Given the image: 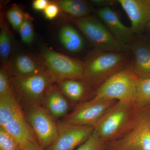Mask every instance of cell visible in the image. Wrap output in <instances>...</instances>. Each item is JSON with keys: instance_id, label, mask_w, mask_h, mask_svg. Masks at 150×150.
<instances>
[{"instance_id": "obj_11", "label": "cell", "mask_w": 150, "mask_h": 150, "mask_svg": "<svg viewBox=\"0 0 150 150\" xmlns=\"http://www.w3.org/2000/svg\"><path fill=\"white\" fill-rule=\"evenodd\" d=\"M97 14L116 40L129 47L134 41L135 33L131 27L123 24L116 12L110 7H105L98 9Z\"/></svg>"}, {"instance_id": "obj_2", "label": "cell", "mask_w": 150, "mask_h": 150, "mask_svg": "<svg viewBox=\"0 0 150 150\" xmlns=\"http://www.w3.org/2000/svg\"><path fill=\"white\" fill-rule=\"evenodd\" d=\"M128 60V52L98 50L85 64L84 78L89 85H100L113 74L124 68Z\"/></svg>"}, {"instance_id": "obj_24", "label": "cell", "mask_w": 150, "mask_h": 150, "mask_svg": "<svg viewBox=\"0 0 150 150\" xmlns=\"http://www.w3.org/2000/svg\"><path fill=\"white\" fill-rule=\"evenodd\" d=\"M105 143L100 139L94 130L88 139L76 150H105Z\"/></svg>"}, {"instance_id": "obj_9", "label": "cell", "mask_w": 150, "mask_h": 150, "mask_svg": "<svg viewBox=\"0 0 150 150\" xmlns=\"http://www.w3.org/2000/svg\"><path fill=\"white\" fill-rule=\"evenodd\" d=\"M116 102L114 100L92 99L80 103L72 112L66 116L63 121L94 128Z\"/></svg>"}, {"instance_id": "obj_7", "label": "cell", "mask_w": 150, "mask_h": 150, "mask_svg": "<svg viewBox=\"0 0 150 150\" xmlns=\"http://www.w3.org/2000/svg\"><path fill=\"white\" fill-rule=\"evenodd\" d=\"M54 79L49 72L25 77L13 76L11 81L27 105H42Z\"/></svg>"}, {"instance_id": "obj_27", "label": "cell", "mask_w": 150, "mask_h": 150, "mask_svg": "<svg viewBox=\"0 0 150 150\" xmlns=\"http://www.w3.org/2000/svg\"><path fill=\"white\" fill-rule=\"evenodd\" d=\"M13 92L8 74L5 69L0 71V96Z\"/></svg>"}, {"instance_id": "obj_16", "label": "cell", "mask_w": 150, "mask_h": 150, "mask_svg": "<svg viewBox=\"0 0 150 150\" xmlns=\"http://www.w3.org/2000/svg\"><path fill=\"white\" fill-rule=\"evenodd\" d=\"M23 112L13 91L0 96V126L4 127Z\"/></svg>"}, {"instance_id": "obj_12", "label": "cell", "mask_w": 150, "mask_h": 150, "mask_svg": "<svg viewBox=\"0 0 150 150\" xmlns=\"http://www.w3.org/2000/svg\"><path fill=\"white\" fill-rule=\"evenodd\" d=\"M131 21L135 34L142 32L150 20V0H118Z\"/></svg>"}, {"instance_id": "obj_26", "label": "cell", "mask_w": 150, "mask_h": 150, "mask_svg": "<svg viewBox=\"0 0 150 150\" xmlns=\"http://www.w3.org/2000/svg\"><path fill=\"white\" fill-rule=\"evenodd\" d=\"M18 30L23 43L27 44L32 43L34 38V32L32 23L29 20H25Z\"/></svg>"}, {"instance_id": "obj_10", "label": "cell", "mask_w": 150, "mask_h": 150, "mask_svg": "<svg viewBox=\"0 0 150 150\" xmlns=\"http://www.w3.org/2000/svg\"><path fill=\"white\" fill-rule=\"evenodd\" d=\"M57 124L58 137L46 150H73L88 140L94 130L93 126L76 125L63 121Z\"/></svg>"}, {"instance_id": "obj_28", "label": "cell", "mask_w": 150, "mask_h": 150, "mask_svg": "<svg viewBox=\"0 0 150 150\" xmlns=\"http://www.w3.org/2000/svg\"><path fill=\"white\" fill-rule=\"evenodd\" d=\"M60 8L57 4L49 3L44 12V15L46 18L52 20L55 18L59 13Z\"/></svg>"}, {"instance_id": "obj_32", "label": "cell", "mask_w": 150, "mask_h": 150, "mask_svg": "<svg viewBox=\"0 0 150 150\" xmlns=\"http://www.w3.org/2000/svg\"><path fill=\"white\" fill-rule=\"evenodd\" d=\"M148 26H149V29L150 30V20L149 22V23H148Z\"/></svg>"}, {"instance_id": "obj_20", "label": "cell", "mask_w": 150, "mask_h": 150, "mask_svg": "<svg viewBox=\"0 0 150 150\" xmlns=\"http://www.w3.org/2000/svg\"><path fill=\"white\" fill-rule=\"evenodd\" d=\"M60 9L76 19L88 16L90 8L86 2L81 0H61L57 2Z\"/></svg>"}, {"instance_id": "obj_1", "label": "cell", "mask_w": 150, "mask_h": 150, "mask_svg": "<svg viewBox=\"0 0 150 150\" xmlns=\"http://www.w3.org/2000/svg\"><path fill=\"white\" fill-rule=\"evenodd\" d=\"M148 104H134L126 128L115 140L106 143L105 150H150V109Z\"/></svg>"}, {"instance_id": "obj_25", "label": "cell", "mask_w": 150, "mask_h": 150, "mask_svg": "<svg viewBox=\"0 0 150 150\" xmlns=\"http://www.w3.org/2000/svg\"><path fill=\"white\" fill-rule=\"evenodd\" d=\"M7 17L14 29L18 30L25 19L22 11L17 7L12 8L9 10L7 13Z\"/></svg>"}, {"instance_id": "obj_19", "label": "cell", "mask_w": 150, "mask_h": 150, "mask_svg": "<svg viewBox=\"0 0 150 150\" xmlns=\"http://www.w3.org/2000/svg\"><path fill=\"white\" fill-rule=\"evenodd\" d=\"M59 82L60 91L70 100L79 101L84 96L86 86L82 82L76 79L62 80Z\"/></svg>"}, {"instance_id": "obj_29", "label": "cell", "mask_w": 150, "mask_h": 150, "mask_svg": "<svg viewBox=\"0 0 150 150\" xmlns=\"http://www.w3.org/2000/svg\"><path fill=\"white\" fill-rule=\"evenodd\" d=\"M49 3L47 0H35L32 3L33 8L38 11H44Z\"/></svg>"}, {"instance_id": "obj_21", "label": "cell", "mask_w": 150, "mask_h": 150, "mask_svg": "<svg viewBox=\"0 0 150 150\" xmlns=\"http://www.w3.org/2000/svg\"><path fill=\"white\" fill-rule=\"evenodd\" d=\"M150 103V78H139L136 88L134 104L142 105Z\"/></svg>"}, {"instance_id": "obj_3", "label": "cell", "mask_w": 150, "mask_h": 150, "mask_svg": "<svg viewBox=\"0 0 150 150\" xmlns=\"http://www.w3.org/2000/svg\"><path fill=\"white\" fill-rule=\"evenodd\" d=\"M138 79L131 67L123 68L99 86L93 99L134 103Z\"/></svg>"}, {"instance_id": "obj_17", "label": "cell", "mask_w": 150, "mask_h": 150, "mask_svg": "<svg viewBox=\"0 0 150 150\" xmlns=\"http://www.w3.org/2000/svg\"><path fill=\"white\" fill-rule=\"evenodd\" d=\"M59 39L64 48L71 53H78L84 46L83 39L74 28L69 25H64L60 29Z\"/></svg>"}, {"instance_id": "obj_22", "label": "cell", "mask_w": 150, "mask_h": 150, "mask_svg": "<svg viewBox=\"0 0 150 150\" xmlns=\"http://www.w3.org/2000/svg\"><path fill=\"white\" fill-rule=\"evenodd\" d=\"M0 150H21L16 140L1 126H0Z\"/></svg>"}, {"instance_id": "obj_18", "label": "cell", "mask_w": 150, "mask_h": 150, "mask_svg": "<svg viewBox=\"0 0 150 150\" xmlns=\"http://www.w3.org/2000/svg\"><path fill=\"white\" fill-rule=\"evenodd\" d=\"M12 69L15 77L28 76L44 71L38 62L30 56L23 54L16 57Z\"/></svg>"}, {"instance_id": "obj_4", "label": "cell", "mask_w": 150, "mask_h": 150, "mask_svg": "<svg viewBox=\"0 0 150 150\" xmlns=\"http://www.w3.org/2000/svg\"><path fill=\"white\" fill-rule=\"evenodd\" d=\"M74 22L98 50L129 52V47L118 42L100 19L88 16L75 19Z\"/></svg>"}, {"instance_id": "obj_14", "label": "cell", "mask_w": 150, "mask_h": 150, "mask_svg": "<svg viewBox=\"0 0 150 150\" xmlns=\"http://www.w3.org/2000/svg\"><path fill=\"white\" fill-rule=\"evenodd\" d=\"M2 127L15 138L20 147L29 141L38 142L35 134L25 118L24 112L18 115Z\"/></svg>"}, {"instance_id": "obj_8", "label": "cell", "mask_w": 150, "mask_h": 150, "mask_svg": "<svg viewBox=\"0 0 150 150\" xmlns=\"http://www.w3.org/2000/svg\"><path fill=\"white\" fill-rule=\"evenodd\" d=\"M42 56L54 79H82L84 67L82 62L64 54L45 48Z\"/></svg>"}, {"instance_id": "obj_31", "label": "cell", "mask_w": 150, "mask_h": 150, "mask_svg": "<svg viewBox=\"0 0 150 150\" xmlns=\"http://www.w3.org/2000/svg\"><path fill=\"white\" fill-rule=\"evenodd\" d=\"M115 1H108V0H94L92 1V2L96 6H99L100 8L110 7L113 4Z\"/></svg>"}, {"instance_id": "obj_15", "label": "cell", "mask_w": 150, "mask_h": 150, "mask_svg": "<svg viewBox=\"0 0 150 150\" xmlns=\"http://www.w3.org/2000/svg\"><path fill=\"white\" fill-rule=\"evenodd\" d=\"M42 104L55 120L67 115L70 109L67 98L61 91L55 88H50Z\"/></svg>"}, {"instance_id": "obj_13", "label": "cell", "mask_w": 150, "mask_h": 150, "mask_svg": "<svg viewBox=\"0 0 150 150\" xmlns=\"http://www.w3.org/2000/svg\"><path fill=\"white\" fill-rule=\"evenodd\" d=\"M133 55L131 68L139 78H150V45L144 40L133 41L129 46Z\"/></svg>"}, {"instance_id": "obj_23", "label": "cell", "mask_w": 150, "mask_h": 150, "mask_svg": "<svg viewBox=\"0 0 150 150\" xmlns=\"http://www.w3.org/2000/svg\"><path fill=\"white\" fill-rule=\"evenodd\" d=\"M11 49V39L8 30L6 28L1 29L0 33V56L5 62L8 59Z\"/></svg>"}, {"instance_id": "obj_6", "label": "cell", "mask_w": 150, "mask_h": 150, "mask_svg": "<svg viewBox=\"0 0 150 150\" xmlns=\"http://www.w3.org/2000/svg\"><path fill=\"white\" fill-rule=\"evenodd\" d=\"M24 115L33 130L38 144L46 149L56 140L58 124L41 105H27Z\"/></svg>"}, {"instance_id": "obj_5", "label": "cell", "mask_w": 150, "mask_h": 150, "mask_svg": "<svg viewBox=\"0 0 150 150\" xmlns=\"http://www.w3.org/2000/svg\"><path fill=\"white\" fill-rule=\"evenodd\" d=\"M134 106V103L117 101L95 126V131L105 144L115 140L125 129Z\"/></svg>"}, {"instance_id": "obj_30", "label": "cell", "mask_w": 150, "mask_h": 150, "mask_svg": "<svg viewBox=\"0 0 150 150\" xmlns=\"http://www.w3.org/2000/svg\"><path fill=\"white\" fill-rule=\"evenodd\" d=\"M21 150H44L38 144L37 142H26L21 146Z\"/></svg>"}]
</instances>
